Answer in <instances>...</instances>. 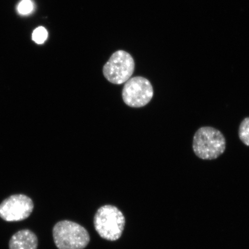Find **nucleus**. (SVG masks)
Returning <instances> with one entry per match:
<instances>
[{
    "label": "nucleus",
    "instance_id": "obj_1",
    "mask_svg": "<svg viewBox=\"0 0 249 249\" xmlns=\"http://www.w3.org/2000/svg\"><path fill=\"white\" fill-rule=\"evenodd\" d=\"M192 148L198 158L214 160L225 152L226 140L219 130L211 126H202L195 134Z\"/></svg>",
    "mask_w": 249,
    "mask_h": 249
},
{
    "label": "nucleus",
    "instance_id": "obj_2",
    "mask_svg": "<svg viewBox=\"0 0 249 249\" xmlns=\"http://www.w3.org/2000/svg\"><path fill=\"white\" fill-rule=\"evenodd\" d=\"M93 225L96 232L106 240L115 241L122 235L125 218L116 207L106 205L96 212Z\"/></svg>",
    "mask_w": 249,
    "mask_h": 249
},
{
    "label": "nucleus",
    "instance_id": "obj_3",
    "mask_svg": "<svg viewBox=\"0 0 249 249\" xmlns=\"http://www.w3.org/2000/svg\"><path fill=\"white\" fill-rule=\"evenodd\" d=\"M53 235L58 249H83L90 241L89 233L85 227L70 220L56 224Z\"/></svg>",
    "mask_w": 249,
    "mask_h": 249
},
{
    "label": "nucleus",
    "instance_id": "obj_4",
    "mask_svg": "<svg viewBox=\"0 0 249 249\" xmlns=\"http://www.w3.org/2000/svg\"><path fill=\"white\" fill-rule=\"evenodd\" d=\"M135 67V61L129 53L118 51L111 55L104 65L103 73L109 82L121 85L130 79Z\"/></svg>",
    "mask_w": 249,
    "mask_h": 249
},
{
    "label": "nucleus",
    "instance_id": "obj_5",
    "mask_svg": "<svg viewBox=\"0 0 249 249\" xmlns=\"http://www.w3.org/2000/svg\"><path fill=\"white\" fill-rule=\"evenodd\" d=\"M122 95L124 104L129 107H144L153 98V87L146 78L141 76L133 77L124 84Z\"/></svg>",
    "mask_w": 249,
    "mask_h": 249
},
{
    "label": "nucleus",
    "instance_id": "obj_6",
    "mask_svg": "<svg viewBox=\"0 0 249 249\" xmlns=\"http://www.w3.org/2000/svg\"><path fill=\"white\" fill-rule=\"evenodd\" d=\"M33 210V201L29 197L24 195H12L0 204V217L6 222H20L27 219Z\"/></svg>",
    "mask_w": 249,
    "mask_h": 249
},
{
    "label": "nucleus",
    "instance_id": "obj_7",
    "mask_svg": "<svg viewBox=\"0 0 249 249\" xmlns=\"http://www.w3.org/2000/svg\"><path fill=\"white\" fill-rule=\"evenodd\" d=\"M9 248V249H37L38 238L29 230H20L12 236Z\"/></svg>",
    "mask_w": 249,
    "mask_h": 249
},
{
    "label": "nucleus",
    "instance_id": "obj_8",
    "mask_svg": "<svg viewBox=\"0 0 249 249\" xmlns=\"http://www.w3.org/2000/svg\"><path fill=\"white\" fill-rule=\"evenodd\" d=\"M239 139L245 145L249 147V117L243 120L239 127Z\"/></svg>",
    "mask_w": 249,
    "mask_h": 249
},
{
    "label": "nucleus",
    "instance_id": "obj_9",
    "mask_svg": "<svg viewBox=\"0 0 249 249\" xmlns=\"http://www.w3.org/2000/svg\"><path fill=\"white\" fill-rule=\"evenodd\" d=\"M48 31L45 27L40 26L34 30L32 34V39L37 44L41 45L48 38Z\"/></svg>",
    "mask_w": 249,
    "mask_h": 249
},
{
    "label": "nucleus",
    "instance_id": "obj_10",
    "mask_svg": "<svg viewBox=\"0 0 249 249\" xmlns=\"http://www.w3.org/2000/svg\"><path fill=\"white\" fill-rule=\"evenodd\" d=\"M34 4L31 0H21L18 6V14L21 15H29L33 12Z\"/></svg>",
    "mask_w": 249,
    "mask_h": 249
}]
</instances>
